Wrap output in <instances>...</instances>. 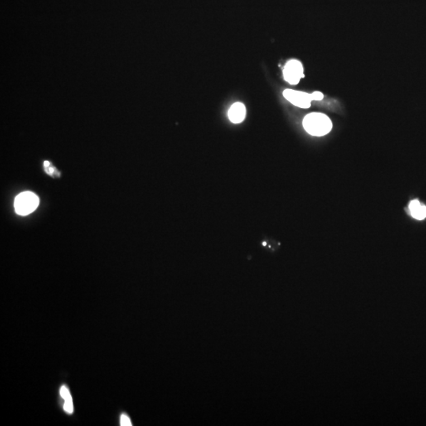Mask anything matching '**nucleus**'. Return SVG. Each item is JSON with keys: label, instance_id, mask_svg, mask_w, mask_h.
Returning <instances> with one entry per match:
<instances>
[{"label": "nucleus", "instance_id": "obj_7", "mask_svg": "<svg viewBox=\"0 0 426 426\" xmlns=\"http://www.w3.org/2000/svg\"><path fill=\"white\" fill-rule=\"evenodd\" d=\"M60 394H61V396L65 399V401L72 400L71 395H70L69 390H68V388L66 387H62L61 390H60Z\"/></svg>", "mask_w": 426, "mask_h": 426}, {"label": "nucleus", "instance_id": "obj_9", "mask_svg": "<svg viewBox=\"0 0 426 426\" xmlns=\"http://www.w3.org/2000/svg\"><path fill=\"white\" fill-rule=\"evenodd\" d=\"M121 426H131V422L130 418L127 415H122L121 417Z\"/></svg>", "mask_w": 426, "mask_h": 426}, {"label": "nucleus", "instance_id": "obj_5", "mask_svg": "<svg viewBox=\"0 0 426 426\" xmlns=\"http://www.w3.org/2000/svg\"><path fill=\"white\" fill-rule=\"evenodd\" d=\"M246 107L243 103H235L230 107L228 112V117L230 122L233 123H240L243 122L246 118Z\"/></svg>", "mask_w": 426, "mask_h": 426}, {"label": "nucleus", "instance_id": "obj_2", "mask_svg": "<svg viewBox=\"0 0 426 426\" xmlns=\"http://www.w3.org/2000/svg\"><path fill=\"white\" fill-rule=\"evenodd\" d=\"M283 95L285 99L291 102L292 104L301 108H310L312 100H322L324 99L323 93L318 91L310 94L301 91L285 89Z\"/></svg>", "mask_w": 426, "mask_h": 426}, {"label": "nucleus", "instance_id": "obj_6", "mask_svg": "<svg viewBox=\"0 0 426 426\" xmlns=\"http://www.w3.org/2000/svg\"><path fill=\"white\" fill-rule=\"evenodd\" d=\"M410 211L414 219L418 220H424L426 218V206L419 202L418 200H412L410 203Z\"/></svg>", "mask_w": 426, "mask_h": 426}, {"label": "nucleus", "instance_id": "obj_1", "mask_svg": "<svg viewBox=\"0 0 426 426\" xmlns=\"http://www.w3.org/2000/svg\"><path fill=\"white\" fill-rule=\"evenodd\" d=\"M302 124L306 132L315 137L326 135L332 129L331 119L326 115L318 112L307 115L304 118Z\"/></svg>", "mask_w": 426, "mask_h": 426}, {"label": "nucleus", "instance_id": "obj_4", "mask_svg": "<svg viewBox=\"0 0 426 426\" xmlns=\"http://www.w3.org/2000/svg\"><path fill=\"white\" fill-rule=\"evenodd\" d=\"M283 74L284 80L290 84L295 85L298 84L300 80L305 77L302 63L297 59H291L285 65Z\"/></svg>", "mask_w": 426, "mask_h": 426}, {"label": "nucleus", "instance_id": "obj_3", "mask_svg": "<svg viewBox=\"0 0 426 426\" xmlns=\"http://www.w3.org/2000/svg\"><path fill=\"white\" fill-rule=\"evenodd\" d=\"M38 205V197L32 192L21 193L15 198V210L19 215H29L37 208Z\"/></svg>", "mask_w": 426, "mask_h": 426}, {"label": "nucleus", "instance_id": "obj_8", "mask_svg": "<svg viewBox=\"0 0 426 426\" xmlns=\"http://www.w3.org/2000/svg\"><path fill=\"white\" fill-rule=\"evenodd\" d=\"M64 410H65V411L67 412L68 413H73L74 407H73L72 400L65 401V403H64Z\"/></svg>", "mask_w": 426, "mask_h": 426}]
</instances>
